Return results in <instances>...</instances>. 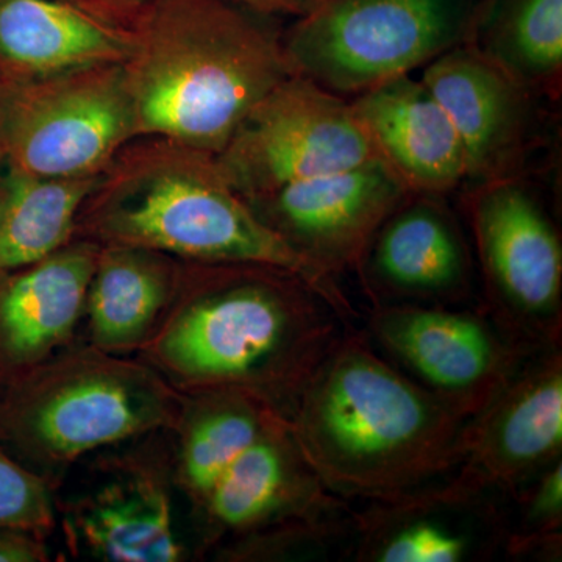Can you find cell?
Listing matches in <instances>:
<instances>
[{
	"label": "cell",
	"instance_id": "6da1fadb",
	"mask_svg": "<svg viewBox=\"0 0 562 562\" xmlns=\"http://www.w3.org/2000/svg\"><path fill=\"white\" fill-rule=\"evenodd\" d=\"M350 319L302 277L265 262L181 261L160 327L136 357L177 391L235 387L290 420Z\"/></svg>",
	"mask_w": 562,
	"mask_h": 562
},
{
	"label": "cell",
	"instance_id": "7a4b0ae2",
	"mask_svg": "<svg viewBox=\"0 0 562 562\" xmlns=\"http://www.w3.org/2000/svg\"><path fill=\"white\" fill-rule=\"evenodd\" d=\"M291 428L328 491L390 501L457 471L469 419L349 328L303 387Z\"/></svg>",
	"mask_w": 562,
	"mask_h": 562
},
{
	"label": "cell",
	"instance_id": "3957f363",
	"mask_svg": "<svg viewBox=\"0 0 562 562\" xmlns=\"http://www.w3.org/2000/svg\"><path fill=\"white\" fill-rule=\"evenodd\" d=\"M124 63L136 138L217 155L246 114L291 76L281 18L233 0H151Z\"/></svg>",
	"mask_w": 562,
	"mask_h": 562
},
{
	"label": "cell",
	"instance_id": "277c9868",
	"mask_svg": "<svg viewBox=\"0 0 562 562\" xmlns=\"http://www.w3.org/2000/svg\"><path fill=\"white\" fill-rule=\"evenodd\" d=\"M76 238L144 247L181 261L280 266L312 281L344 316H355L336 280L303 261L255 216L216 155L179 140H128L85 199Z\"/></svg>",
	"mask_w": 562,
	"mask_h": 562
},
{
	"label": "cell",
	"instance_id": "5b68a950",
	"mask_svg": "<svg viewBox=\"0 0 562 562\" xmlns=\"http://www.w3.org/2000/svg\"><path fill=\"white\" fill-rule=\"evenodd\" d=\"M181 392L138 357L77 339L0 384V441L57 487L87 454L169 431Z\"/></svg>",
	"mask_w": 562,
	"mask_h": 562
},
{
	"label": "cell",
	"instance_id": "8992f818",
	"mask_svg": "<svg viewBox=\"0 0 562 562\" xmlns=\"http://www.w3.org/2000/svg\"><path fill=\"white\" fill-rule=\"evenodd\" d=\"M479 0H322L283 31L291 74L358 95L425 68L468 38Z\"/></svg>",
	"mask_w": 562,
	"mask_h": 562
},
{
	"label": "cell",
	"instance_id": "52a82bcc",
	"mask_svg": "<svg viewBox=\"0 0 562 562\" xmlns=\"http://www.w3.org/2000/svg\"><path fill=\"white\" fill-rule=\"evenodd\" d=\"M136 138L124 63L0 80L3 160L50 179L99 177Z\"/></svg>",
	"mask_w": 562,
	"mask_h": 562
},
{
	"label": "cell",
	"instance_id": "ba28073f",
	"mask_svg": "<svg viewBox=\"0 0 562 562\" xmlns=\"http://www.w3.org/2000/svg\"><path fill=\"white\" fill-rule=\"evenodd\" d=\"M464 210L487 313L528 349L561 346L562 241L519 177L465 188Z\"/></svg>",
	"mask_w": 562,
	"mask_h": 562
},
{
	"label": "cell",
	"instance_id": "9c48e42d",
	"mask_svg": "<svg viewBox=\"0 0 562 562\" xmlns=\"http://www.w3.org/2000/svg\"><path fill=\"white\" fill-rule=\"evenodd\" d=\"M376 157L350 101L291 74L246 114L216 155L247 201Z\"/></svg>",
	"mask_w": 562,
	"mask_h": 562
},
{
	"label": "cell",
	"instance_id": "30bf717a",
	"mask_svg": "<svg viewBox=\"0 0 562 562\" xmlns=\"http://www.w3.org/2000/svg\"><path fill=\"white\" fill-rule=\"evenodd\" d=\"M366 335L403 373L471 419L531 355L490 313L442 305L372 306Z\"/></svg>",
	"mask_w": 562,
	"mask_h": 562
},
{
	"label": "cell",
	"instance_id": "8fae6325",
	"mask_svg": "<svg viewBox=\"0 0 562 562\" xmlns=\"http://www.w3.org/2000/svg\"><path fill=\"white\" fill-rule=\"evenodd\" d=\"M412 195L380 158L313 177L246 203L303 261L328 279L355 272L387 216Z\"/></svg>",
	"mask_w": 562,
	"mask_h": 562
},
{
	"label": "cell",
	"instance_id": "7c38bea8",
	"mask_svg": "<svg viewBox=\"0 0 562 562\" xmlns=\"http://www.w3.org/2000/svg\"><path fill=\"white\" fill-rule=\"evenodd\" d=\"M450 476L353 512L350 557L358 562H472L505 552L509 524L494 501Z\"/></svg>",
	"mask_w": 562,
	"mask_h": 562
},
{
	"label": "cell",
	"instance_id": "4fadbf2b",
	"mask_svg": "<svg viewBox=\"0 0 562 562\" xmlns=\"http://www.w3.org/2000/svg\"><path fill=\"white\" fill-rule=\"evenodd\" d=\"M562 460L561 346L532 351L465 425L461 482L514 495Z\"/></svg>",
	"mask_w": 562,
	"mask_h": 562
},
{
	"label": "cell",
	"instance_id": "5bb4252c",
	"mask_svg": "<svg viewBox=\"0 0 562 562\" xmlns=\"http://www.w3.org/2000/svg\"><path fill=\"white\" fill-rule=\"evenodd\" d=\"M122 457L106 465L102 483L57 505L69 546L99 561L187 560L173 514L171 447Z\"/></svg>",
	"mask_w": 562,
	"mask_h": 562
},
{
	"label": "cell",
	"instance_id": "9a60e30c",
	"mask_svg": "<svg viewBox=\"0 0 562 562\" xmlns=\"http://www.w3.org/2000/svg\"><path fill=\"white\" fill-rule=\"evenodd\" d=\"M379 305L452 306L471 297L475 265L458 217L438 195L412 194L373 235L357 271Z\"/></svg>",
	"mask_w": 562,
	"mask_h": 562
},
{
	"label": "cell",
	"instance_id": "2e32d148",
	"mask_svg": "<svg viewBox=\"0 0 562 562\" xmlns=\"http://www.w3.org/2000/svg\"><path fill=\"white\" fill-rule=\"evenodd\" d=\"M420 80L460 136L465 188L519 177L535 140L538 94L465 44L428 63Z\"/></svg>",
	"mask_w": 562,
	"mask_h": 562
},
{
	"label": "cell",
	"instance_id": "e0dca14e",
	"mask_svg": "<svg viewBox=\"0 0 562 562\" xmlns=\"http://www.w3.org/2000/svg\"><path fill=\"white\" fill-rule=\"evenodd\" d=\"M349 509L328 491L281 417L239 454L210 492L198 516L203 549L305 517Z\"/></svg>",
	"mask_w": 562,
	"mask_h": 562
},
{
	"label": "cell",
	"instance_id": "ac0fdd59",
	"mask_svg": "<svg viewBox=\"0 0 562 562\" xmlns=\"http://www.w3.org/2000/svg\"><path fill=\"white\" fill-rule=\"evenodd\" d=\"M99 249V244L76 238L0 276V384L80 339Z\"/></svg>",
	"mask_w": 562,
	"mask_h": 562
},
{
	"label": "cell",
	"instance_id": "d6986e66",
	"mask_svg": "<svg viewBox=\"0 0 562 562\" xmlns=\"http://www.w3.org/2000/svg\"><path fill=\"white\" fill-rule=\"evenodd\" d=\"M350 105L376 157L412 194L447 198L464 187L460 136L424 81L397 77L355 95Z\"/></svg>",
	"mask_w": 562,
	"mask_h": 562
},
{
	"label": "cell",
	"instance_id": "ffe728a7",
	"mask_svg": "<svg viewBox=\"0 0 562 562\" xmlns=\"http://www.w3.org/2000/svg\"><path fill=\"white\" fill-rule=\"evenodd\" d=\"M132 50V31L68 0H0V80L125 63Z\"/></svg>",
	"mask_w": 562,
	"mask_h": 562
},
{
	"label": "cell",
	"instance_id": "44dd1931",
	"mask_svg": "<svg viewBox=\"0 0 562 562\" xmlns=\"http://www.w3.org/2000/svg\"><path fill=\"white\" fill-rule=\"evenodd\" d=\"M181 260L133 246H101L85 301L80 339L132 357L150 341L171 306Z\"/></svg>",
	"mask_w": 562,
	"mask_h": 562
},
{
	"label": "cell",
	"instance_id": "7402d4cb",
	"mask_svg": "<svg viewBox=\"0 0 562 562\" xmlns=\"http://www.w3.org/2000/svg\"><path fill=\"white\" fill-rule=\"evenodd\" d=\"M281 417L257 395L235 387L181 392L179 414L168 431L172 475L195 514L236 458Z\"/></svg>",
	"mask_w": 562,
	"mask_h": 562
},
{
	"label": "cell",
	"instance_id": "603a6c76",
	"mask_svg": "<svg viewBox=\"0 0 562 562\" xmlns=\"http://www.w3.org/2000/svg\"><path fill=\"white\" fill-rule=\"evenodd\" d=\"M464 44L539 98L554 99L562 74V0H479Z\"/></svg>",
	"mask_w": 562,
	"mask_h": 562
},
{
	"label": "cell",
	"instance_id": "cb8c5ba5",
	"mask_svg": "<svg viewBox=\"0 0 562 562\" xmlns=\"http://www.w3.org/2000/svg\"><path fill=\"white\" fill-rule=\"evenodd\" d=\"M98 177L50 179L0 166V276L76 239L77 220Z\"/></svg>",
	"mask_w": 562,
	"mask_h": 562
},
{
	"label": "cell",
	"instance_id": "d4e9b609",
	"mask_svg": "<svg viewBox=\"0 0 562 562\" xmlns=\"http://www.w3.org/2000/svg\"><path fill=\"white\" fill-rule=\"evenodd\" d=\"M353 512L305 517L273 525L221 543L222 561H294L330 557L341 547L353 546Z\"/></svg>",
	"mask_w": 562,
	"mask_h": 562
},
{
	"label": "cell",
	"instance_id": "484cf974",
	"mask_svg": "<svg viewBox=\"0 0 562 562\" xmlns=\"http://www.w3.org/2000/svg\"><path fill=\"white\" fill-rule=\"evenodd\" d=\"M519 503V522L509 527L508 557H561L562 460L539 472L513 495Z\"/></svg>",
	"mask_w": 562,
	"mask_h": 562
},
{
	"label": "cell",
	"instance_id": "4316f807",
	"mask_svg": "<svg viewBox=\"0 0 562 562\" xmlns=\"http://www.w3.org/2000/svg\"><path fill=\"white\" fill-rule=\"evenodd\" d=\"M57 520L55 487L25 468L0 441V525L50 536Z\"/></svg>",
	"mask_w": 562,
	"mask_h": 562
},
{
	"label": "cell",
	"instance_id": "83f0119b",
	"mask_svg": "<svg viewBox=\"0 0 562 562\" xmlns=\"http://www.w3.org/2000/svg\"><path fill=\"white\" fill-rule=\"evenodd\" d=\"M47 538L29 528L0 525V562H46L50 561Z\"/></svg>",
	"mask_w": 562,
	"mask_h": 562
},
{
	"label": "cell",
	"instance_id": "f1b7e54d",
	"mask_svg": "<svg viewBox=\"0 0 562 562\" xmlns=\"http://www.w3.org/2000/svg\"><path fill=\"white\" fill-rule=\"evenodd\" d=\"M92 16L131 31L151 0H68Z\"/></svg>",
	"mask_w": 562,
	"mask_h": 562
},
{
	"label": "cell",
	"instance_id": "f546056e",
	"mask_svg": "<svg viewBox=\"0 0 562 562\" xmlns=\"http://www.w3.org/2000/svg\"><path fill=\"white\" fill-rule=\"evenodd\" d=\"M233 2L241 3L251 10L260 11V13L271 14V16L297 18L306 16L322 2V0H233Z\"/></svg>",
	"mask_w": 562,
	"mask_h": 562
},
{
	"label": "cell",
	"instance_id": "4dcf8cb0",
	"mask_svg": "<svg viewBox=\"0 0 562 562\" xmlns=\"http://www.w3.org/2000/svg\"><path fill=\"white\" fill-rule=\"evenodd\" d=\"M3 161H5V160H3L2 146H0V166H2V165H3Z\"/></svg>",
	"mask_w": 562,
	"mask_h": 562
}]
</instances>
